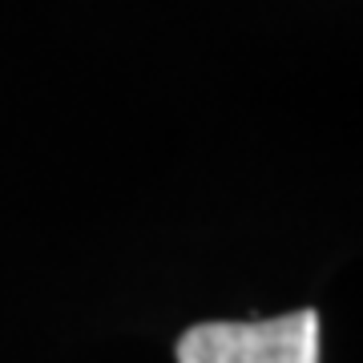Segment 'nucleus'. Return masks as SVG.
<instances>
[{"mask_svg": "<svg viewBox=\"0 0 363 363\" xmlns=\"http://www.w3.org/2000/svg\"><path fill=\"white\" fill-rule=\"evenodd\" d=\"M178 363H319V311L262 323H198L178 339Z\"/></svg>", "mask_w": 363, "mask_h": 363, "instance_id": "f257e3e1", "label": "nucleus"}]
</instances>
